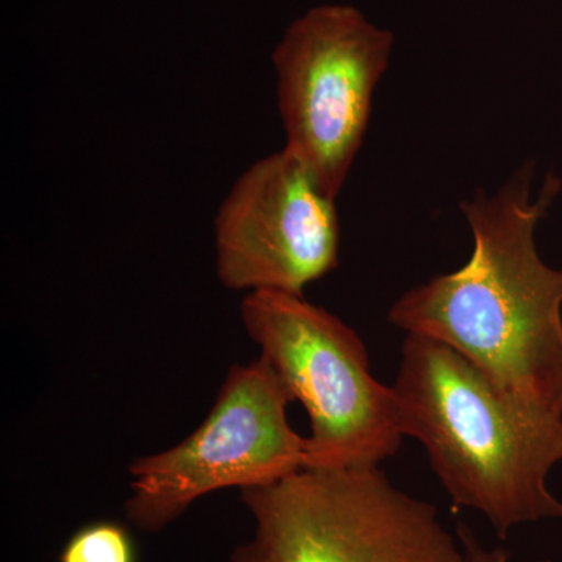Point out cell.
I'll return each mask as SVG.
<instances>
[{"instance_id": "cell-1", "label": "cell", "mask_w": 562, "mask_h": 562, "mask_svg": "<svg viewBox=\"0 0 562 562\" xmlns=\"http://www.w3.org/2000/svg\"><path fill=\"white\" fill-rule=\"evenodd\" d=\"M530 187L525 166L497 194L461 202L471 260L405 292L390 321L452 347L525 412L562 419V269L541 260L535 239L561 180L547 177L535 201Z\"/></svg>"}, {"instance_id": "cell-2", "label": "cell", "mask_w": 562, "mask_h": 562, "mask_svg": "<svg viewBox=\"0 0 562 562\" xmlns=\"http://www.w3.org/2000/svg\"><path fill=\"white\" fill-rule=\"evenodd\" d=\"M392 391L403 436L427 450L453 505L482 513L498 538L562 519L547 475L562 461V419L525 412L446 344L406 336Z\"/></svg>"}, {"instance_id": "cell-3", "label": "cell", "mask_w": 562, "mask_h": 562, "mask_svg": "<svg viewBox=\"0 0 562 562\" xmlns=\"http://www.w3.org/2000/svg\"><path fill=\"white\" fill-rule=\"evenodd\" d=\"M254 519L232 562H465L430 503L376 468L302 469L241 490Z\"/></svg>"}, {"instance_id": "cell-4", "label": "cell", "mask_w": 562, "mask_h": 562, "mask_svg": "<svg viewBox=\"0 0 562 562\" xmlns=\"http://www.w3.org/2000/svg\"><path fill=\"white\" fill-rule=\"evenodd\" d=\"M241 319L260 357L308 412L303 469L376 468L398 452L394 391L373 379L353 328L303 295L280 291L249 292Z\"/></svg>"}, {"instance_id": "cell-5", "label": "cell", "mask_w": 562, "mask_h": 562, "mask_svg": "<svg viewBox=\"0 0 562 562\" xmlns=\"http://www.w3.org/2000/svg\"><path fill=\"white\" fill-rule=\"evenodd\" d=\"M294 397L260 357L235 364L201 427L176 447L132 462L128 522L157 532L211 492L266 486L302 471L305 441L286 408Z\"/></svg>"}, {"instance_id": "cell-6", "label": "cell", "mask_w": 562, "mask_h": 562, "mask_svg": "<svg viewBox=\"0 0 562 562\" xmlns=\"http://www.w3.org/2000/svg\"><path fill=\"white\" fill-rule=\"evenodd\" d=\"M394 35L346 3L310 9L272 52L286 146L338 198L371 120Z\"/></svg>"}, {"instance_id": "cell-7", "label": "cell", "mask_w": 562, "mask_h": 562, "mask_svg": "<svg viewBox=\"0 0 562 562\" xmlns=\"http://www.w3.org/2000/svg\"><path fill=\"white\" fill-rule=\"evenodd\" d=\"M335 201L284 147L255 161L214 220L217 279L233 291L303 295L338 266Z\"/></svg>"}, {"instance_id": "cell-8", "label": "cell", "mask_w": 562, "mask_h": 562, "mask_svg": "<svg viewBox=\"0 0 562 562\" xmlns=\"http://www.w3.org/2000/svg\"><path fill=\"white\" fill-rule=\"evenodd\" d=\"M60 562H136L135 542L121 524L85 525L66 542Z\"/></svg>"}, {"instance_id": "cell-9", "label": "cell", "mask_w": 562, "mask_h": 562, "mask_svg": "<svg viewBox=\"0 0 562 562\" xmlns=\"http://www.w3.org/2000/svg\"><path fill=\"white\" fill-rule=\"evenodd\" d=\"M458 541L464 552L465 562H509L508 550L503 547H487L482 546V542L476 539L471 528L465 524L457 525ZM539 562H552V561H539Z\"/></svg>"}]
</instances>
